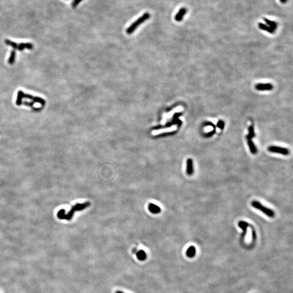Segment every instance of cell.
Segmentation results:
<instances>
[{"mask_svg": "<svg viewBox=\"0 0 293 293\" xmlns=\"http://www.w3.org/2000/svg\"><path fill=\"white\" fill-rule=\"evenodd\" d=\"M90 205V202H86L83 204H77L76 205L72 206V208L67 214L65 213V210L64 209H61V210L58 212L57 217L60 219L70 220L72 218L75 212L84 210Z\"/></svg>", "mask_w": 293, "mask_h": 293, "instance_id": "1", "label": "cell"}, {"mask_svg": "<svg viewBox=\"0 0 293 293\" xmlns=\"http://www.w3.org/2000/svg\"><path fill=\"white\" fill-rule=\"evenodd\" d=\"M150 17V14L148 13H144L143 14L142 16L139 17L138 20H136L134 23H133L129 28L127 30V33L128 34H131L134 32L136 29L140 25H141L144 22L146 21Z\"/></svg>", "mask_w": 293, "mask_h": 293, "instance_id": "2", "label": "cell"}, {"mask_svg": "<svg viewBox=\"0 0 293 293\" xmlns=\"http://www.w3.org/2000/svg\"><path fill=\"white\" fill-rule=\"evenodd\" d=\"M251 205L254 208L262 212L263 213L269 217L272 218L275 216V213L272 210L268 207H265L257 201H253L251 203Z\"/></svg>", "mask_w": 293, "mask_h": 293, "instance_id": "3", "label": "cell"}, {"mask_svg": "<svg viewBox=\"0 0 293 293\" xmlns=\"http://www.w3.org/2000/svg\"><path fill=\"white\" fill-rule=\"evenodd\" d=\"M268 151L272 153H279L282 155H288L289 151L287 148L277 146H270L268 148Z\"/></svg>", "mask_w": 293, "mask_h": 293, "instance_id": "4", "label": "cell"}, {"mask_svg": "<svg viewBox=\"0 0 293 293\" xmlns=\"http://www.w3.org/2000/svg\"><path fill=\"white\" fill-rule=\"evenodd\" d=\"M22 96L23 98H26L30 99V100H33V102L39 103L41 105H42L43 106H44L46 104L45 100L43 98H41L40 97H34V96H33L32 95H28V94H26L23 92H22Z\"/></svg>", "mask_w": 293, "mask_h": 293, "instance_id": "5", "label": "cell"}, {"mask_svg": "<svg viewBox=\"0 0 293 293\" xmlns=\"http://www.w3.org/2000/svg\"><path fill=\"white\" fill-rule=\"evenodd\" d=\"M255 88L258 90H271L273 88V86L271 84H259L256 85Z\"/></svg>", "mask_w": 293, "mask_h": 293, "instance_id": "6", "label": "cell"}, {"mask_svg": "<svg viewBox=\"0 0 293 293\" xmlns=\"http://www.w3.org/2000/svg\"><path fill=\"white\" fill-rule=\"evenodd\" d=\"M186 172L188 175H191L193 173V161L191 159H188L187 161V168Z\"/></svg>", "mask_w": 293, "mask_h": 293, "instance_id": "7", "label": "cell"}, {"mask_svg": "<svg viewBox=\"0 0 293 293\" xmlns=\"http://www.w3.org/2000/svg\"><path fill=\"white\" fill-rule=\"evenodd\" d=\"M187 12V10L185 8H182L180 9L179 11V12L177 13L175 17V19L177 21H181L182 20V18L186 14Z\"/></svg>", "mask_w": 293, "mask_h": 293, "instance_id": "8", "label": "cell"}, {"mask_svg": "<svg viewBox=\"0 0 293 293\" xmlns=\"http://www.w3.org/2000/svg\"><path fill=\"white\" fill-rule=\"evenodd\" d=\"M136 255L137 259L140 261H144L147 257L146 252L143 250H139L136 253Z\"/></svg>", "mask_w": 293, "mask_h": 293, "instance_id": "9", "label": "cell"}, {"mask_svg": "<svg viewBox=\"0 0 293 293\" xmlns=\"http://www.w3.org/2000/svg\"><path fill=\"white\" fill-rule=\"evenodd\" d=\"M33 48V45L30 43H21L20 44H17V50L19 51H22L24 49L27 48L31 50Z\"/></svg>", "mask_w": 293, "mask_h": 293, "instance_id": "10", "label": "cell"}, {"mask_svg": "<svg viewBox=\"0 0 293 293\" xmlns=\"http://www.w3.org/2000/svg\"><path fill=\"white\" fill-rule=\"evenodd\" d=\"M148 209H149V211L151 212L152 213H154V214L159 213L160 212H161V208H160V207L156 205L155 204H150L149 205Z\"/></svg>", "mask_w": 293, "mask_h": 293, "instance_id": "11", "label": "cell"}, {"mask_svg": "<svg viewBox=\"0 0 293 293\" xmlns=\"http://www.w3.org/2000/svg\"><path fill=\"white\" fill-rule=\"evenodd\" d=\"M195 252H196V249H195V247L193 246H190V248H188L187 250L186 254L188 257L192 258V257H194V255L195 254Z\"/></svg>", "mask_w": 293, "mask_h": 293, "instance_id": "12", "label": "cell"}, {"mask_svg": "<svg viewBox=\"0 0 293 293\" xmlns=\"http://www.w3.org/2000/svg\"><path fill=\"white\" fill-rule=\"evenodd\" d=\"M16 58V51L13 49L10 52V56L8 59V63L10 65H13L15 61Z\"/></svg>", "mask_w": 293, "mask_h": 293, "instance_id": "13", "label": "cell"}, {"mask_svg": "<svg viewBox=\"0 0 293 293\" xmlns=\"http://www.w3.org/2000/svg\"><path fill=\"white\" fill-rule=\"evenodd\" d=\"M248 143L250 148V151L252 154H256L257 151L256 147L254 146V143L251 141V140H248Z\"/></svg>", "mask_w": 293, "mask_h": 293, "instance_id": "14", "label": "cell"}, {"mask_svg": "<svg viewBox=\"0 0 293 293\" xmlns=\"http://www.w3.org/2000/svg\"><path fill=\"white\" fill-rule=\"evenodd\" d=\"M259 27L261 29V30H265V31H267L268 32H269L270 33H273L274 30H273L272 29L271 27L267 26L264 24H263L262 23H259Z\"/></svg>", "mask_w": 293, "mask_h": 293, "instance_id": "15", "label": "cell"}, {"mask_svg": "<svg viewBox=\"0 0 293 293\" xmlns=\"http://www.w3.org/2000/svg\"><path fill=\"white\" fill-rule=\"evenodd\" d=\"M265 22L267 23L268 25H269V27H271L272 29L274 30H275L276 29V27H277V24L276 23H275V22L272 21L270 20H269L268 19H264Z\"/></svg>", "mask_w": 293, "mask_h": 293, "instance_id": "16", "label": "cell"}, {"mask_svg": "<svg viewBox=\"0 0 293 293\" xmlns=\"http://www.w3.org/2000/svg\"><path fill=\"white\" fill-rule=\"evenodd\" d=\"M249 133L248 134V135H247L246 138L248 140H251V138H253L254 136V128L252 126L249 127Z\"/></svg>", "mask_w": 293, "mask_h": 293, "instance_id": "17", "label": "cell"}, {"mask_svg": "<svg viewBox=\"0 0 293 293\" xmlns=\"http://www.w3.org/2000/svg\"><path fill=\"white\" fill-rule=\"evenodd\" d=\"M238 225H239V227H240V228H241V229H242V230L244 231V232H246L245 233H246V228H247V227H248V224L247 223L245 222V221H239V223H238Z\"/></svg>", "mask_w": 293, "mask_h": 293, "instance_id": "18", "label": "cell"}, {"mask_svg": "<svg viewBox=\"0 0 293 293\" xmlns=\"http://www.w3.org/2000/svg\"><path fill=\"white\" fill-rule=\"evenodd\" d=\"M82 1H83V0H74V1H73V3H72V4L73 8H76L77 7V6L79 4V3L80 2H82Z\"/></svg>", "mask_w": 293, "mask_h": 293, "instance_id": "19", "label": "cell"}, {"mask_svg": "<svg viewBox=\"0 0 293 293\" xmlns=\"http://www.w3.org/2000/svg\"><path fill=\"white\" fill-rule=\"evenodd\" d=\"M217 127L219 128L220 129H222L224 127V123L222 121H219L217 123Z\"/></svg>", "mask_w": 293, "mask_h": 293, "instance_id": "20", "label": "cell"}, {"mask_svg": "<svg viewBox=\"0 0 293 293\" xmlns=\"http://www.w3.org/2000/svg\"><path fill=\"white\" fill-rule=\"evenodd\" d=\"M124 293V292H122V291H120V290H117V291H116V293Z\"/></svg>", "mask_w": 293, "mask_h": 293, "instance_id": "21", "label": "cell"}, {"mask_svg": "<svg viewBox=\"0 0 293 293\" xmlns=\"http://www.w3.org/2000/svg\"><path fill=\"white\" fill-rule=\"evenodd\" d=\"M280 1L282 2V3H285L287 1V0H280Z\"/></svg>", "mask_w": 293, "mask_h": 293, "instance_id": "22", "label": "cell"}]
</instances>
